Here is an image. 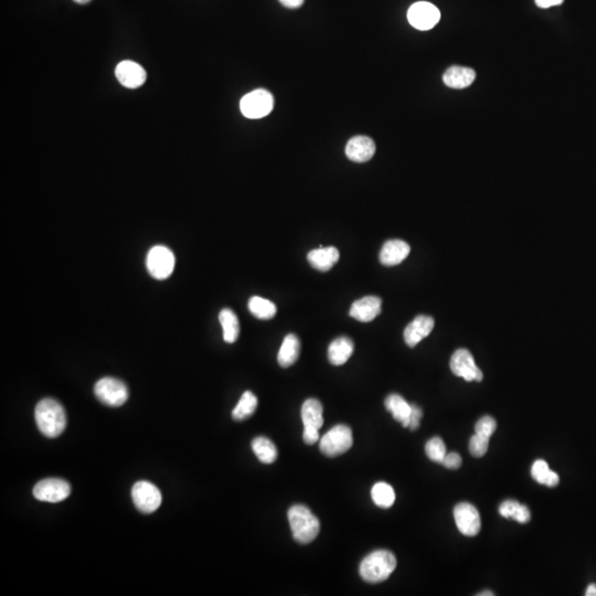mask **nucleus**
<instances>
[{"label": "nucleus", "mask_w": 596, "mask_h": 596, "mask_svg": "<svg viewBox=\"0 0 596 596\" xmlns=\"http://www.w3.org/2000/svg\"><path fill=\"white\" fill-rule=\"evenodd\" d=\"M71 487L68 482L60 478H47L38 483L33 488L35 499L45 502H63L68 498Z\"/></svg>", "instance_id": "obj_10"}, {"label": "nucleus", "mask_w": 596, "mask_h": 596, "mask_svg": "<svg viewBox=\"0 0 596 596\" xmlns=\"http://www.w3.org/2000/svg\"><path fill=\"white\" fill-rule=\"evenodd\" d=\"M434 328V320L425 315H420L412 320L405 328V340L409 347L413 348L427 338Z\"/></svg>", "instance_id": "obj_14"}, {"label": "nucleus", "mask_w": 596, "mask_h": 596, "mask_svg": "<svg viewBox=\"0 0 596 596\" xmlns=\"http://www.w3.org/2000/svg\"><path fill=\"white\" fill-rule=\"evenodd\" d=\"M175 255L168 247L156 245L150 249L146 265L150 274L156 280H166L175 269Z\"/></svg>", "instance_id": "obj_7"}, {"label": "nucleus", "mask_w": 596, "mask_h": 596, "mask_svg": "<svg viewBox=\"0 0 596 596\" xmlns=\"http://www.w3.org/2000/svg\"><path fill=\"white\" fill-rule=\"evenodd\" d=\"M293 538L300 544H308L316 539L320 532V520L304 505H295L287 512Z\"/></svg>", "instance_id": "obj_3"}, {"label": "nucleus", "mask_w": 596, "mask_h": 596, "mask_svg": "<svg viewBox=\"0 0 596 596\" xmlns=\"http://www.w3.org/2000/svg\"><path fill=\"white\" fill-rule=\"evenodd\" d=\"M425 453L431 461L441 464L442 461L446 456V446L444 442L439 437H433L425 445Z\"/></svg>", "instance_id": "obj_31"}, {"label": "nucleus", "mask_w": 596, "mask_h": 596, "mask_svg": "<svg viewBox=\"0 0 596 596\" xmlns=\"http://www.w3.org/2000/svg\"><path fill=\"white\" fill-rule=\"evenodd\" d=\"M220 324L223 326V339L227 344L237 342L240 334V324L237 316L233 310L225 308L219 315Z\"/></svg>", "instance_id": "obj_24"}, {"label": "nucleus", "mask_w": 596, "mask_h": 596, "mask_svg": "<svg viewBox=\"0 0 596 596\" xmlns=\"http://www.w3.org/2000/svg\"><path fill=\"white\" fill-rule=\"evenodd\" d=\"M454 519L461 534L475 536L480 532L482 522L476 507L469 502H461L454 508Z\"/></svg>", "instance_id": "obj_12"}, {"label": "nucleus", "mask_w": 596, "mask_h": 596, "mask_svg": "<svg viewBox=\"0 0 596 596\" xmlns=\"http://www.w3.org/2000/svg\"><path fill=\"white\" fill-rule=\"evenodd\" d=\"M586 596H596V584H590L585 592Z\"/></svg>", "instance_id": "obj_39"}, {"label": "nucleus", "mask_w": 596, "mask_h": 596, "mask_svg": "<svg viewBox=\"0 0 596 596\" xmlns=\"http://www.w3.org/2000/svg\"><path fill=\"white\" fill-rule=\"evenodd\" d=\"M303 439L307 445H314L320 439V429L313 427H304Z\"/></svg>", "instance_id": "obj_36"}, {"label": "nucleus", "mask_w": 596, "mask_h": 596, "mask_svg": "<svg viewBox=\"0 0 596 596\" xmlns=\"http://www.w3.org/2000/svg\"><path fill=\"white\" fill-rule=\"evenodd\" d=\"M94 393L108 407H118L124 405L128 399V388L122 380L106 377L99 380L95 384Z\"/></svg>", "instance_id": "obj_6"}, {"label": "nucleus", "mask_w": 596, "mask_h": 596, "mask_svg": "<svg viewBox=\"0 0 596 596\" xmlns=\"http://www.w3.org/2000/svg\"><path fill=\"white\" fill-rule=\"evenodd\" d=\"M563 1L564 0H536V5L546 9V8L553 7V6H560Z\"/></svg>", "instance_id": "obj_37"}, {"label": "nucleus", "mask_w": 596, "mask_h": 596, "mask_svg": "<svg viewBox=\"0 0 596 596\" xmlns=\"http://www.w3.org/2000/svg\"><path fill=\"white\" fill-rule=\"evenodd\" d=\"M302 421L304 427H313L316 429H322L324 424V407L320 401L317 399H307L303 403Z\"/></svg>", "instance_id": "obj_23"}, {"label": "nucleus", "mask_w": 596, "mask_h": 596, "mask_svg": "<svg viewBox=\"0 0 596 596\" xmlns=\"http://www.w3.org/2000/svg\"><path fill=\"white\" fill-rule=\"evenodd\" d=\"M441 19L439 8L427 1L413 4L407 11V21L417 30L427 31L434 28Z\"/></svg>", "instance_id": "obj_9"}, {"label": "nucleus", "mask_w": 596, "mask_h": 596, "mask_svg": "<svg viewBox=\"0 0 596 596\" xmlns=\"http://www.w3.org/2000/svg\"><path fill=\"white\" fill-rule=\"evenodd\" d=\"M115 75L118 82L128 89L140 88L147 80V74L142 65L130 60L118 63Z\"/></svg>", "instance_id": "obj_13"}, {"label": "nucleus", "mask_w": 596, "mask_h": 596, "mask_svg": "<svg viewBox=\"0 0 596 596\" xmlns=\"http://www.w3.org/2000/svg\"><path fill=\"white\" fill-rule=\"evenodd\" d=\"M249 310L259 320H272L276 315L277 308L274 303L265 300L263 297L253 296L249 300Z\"/></svg>", "instance_id": "obj_28"}, {"label": "nucleus", "mask_w": 596, "mask_h": 596, "mask_svg": "<svg viewBox=\"0 0 596 596\" xmlns=\"http://www.w3.org/2000/svg\"><path fill=\"white\" fill-rule=\"evenodd\" d=\"M384 405L395 421L400 422L402 427H407L412 405H409L405 398H402L399 394H390L384 401Z\"/></svg>", "instance_id": "obj_21"}, {"label": "nucleus", "mask_w": 596, "mask_h": 596, "mask_svg": "<svg viewBox=\"0 0 596 596\" xmlns=\"http://www.w3.org/2000/svg\"><path fill=\"white\" fill-rule=\"evenodd\" d=\"M274 108L272 93L264 89H257L247 93L240 102V110L245 118L259 120L270 114Z\"/></svg>", "instance_id": "obj_5"}, {"label": "nucleus", "mask_w": 596, "mask_h": 596, "mask_svg": "<svg viewBox=\"0 0 596 596\" xmlns=\"http://www.w3.org/2000/svg\"><path fill=\"white\" fill-rule=\"evenodd\" d=\"M354 444L352 431L347 425L339 424L327 432L320 442V449L325 456L337 457L347 453Z\"/></svg>", "instance_id": "obj_4"}, {"label": "nucleus", "mask_w": 596, "mask_h": 596, "mask_svg": "<svg viewBox=\"0 0 596 596\" xmlns=\"http://www.w3.org/2000/svg\"><path fill=\"white\" fill-rule=\"evenodd\" d=\"M411 247L402 240H390L384 243L380 252V262L384 266H394L403 262L409 257Z\"/></svg>", "instance_id": "obj_17"}, {"label": "nucleus", "mask_w": 596, "mask_h": 596, "mask_svg": "<svg viewBox=\"0 0 596 596\" xmlns=\"http://www.w3.org/2000/svg\"><path fill=\"white\" fill-rule=\"evenodd\" d=\"M476 72L473 69L464 67H451L443 75L445 85L451 89L468 88L474 82Z\"/></svg>", "instance_id": "obj_19"}, {"label": "nucleus", "mask_w": 596, "mask_h": 596, "mask_svg": "<svg viewBox=\"0 0 596 596\" xmlns=\"http://www.w3.org/2000/svg\"><path fill=\"white\" fill-rule=\"evenodd\" d=\"M495 594L490 591H484L483 593H479L478 596H494Z\"/></svg>", "instance_id": "obj_40"}, {"label": "nucleus", "mask_w": 596, "mask_h": 596, "mask_svg": "<svg viewBox=\"0 0 596 596\" xmlns=\"http://www.w3.org/2000/svg\"><path fill=\"white\" fill-rule=\"evenodd\" d=\"M422 417H423V412L417 405H412L411 415H410L409 427L411 431H417L420 427V422H421Z\"/></svg>", "instance_id": "obj_34"}, {"label": "nucleus", "mask_w": 596, "mask_h": 596, "mask_svg": "<svg viewBox=\"0 0 596 596\" xmlns=\"http://www.w3.org/2000/svg\"><path fill=\"white\" fill-rule=\"evenodd\" d=\"M499 514L506 519H515L520 524H527L532 519V514L528 507L519 504L516 500H506L499 506Z\"/></svg>", "instance_id": "obj_25"}, {"label": "nucleus", "mask_w": 596, "mask_h": 596, "mask_svg": "<svg viewBox=\"0 0 596 596\" xmlns=\"http://www.w3.org/2000/svg\"><path fill=\"white\" fill-rule=\"evenodd\" d=\"M300 352V342L296 334H288L283 340L280 352L277 354V361L282 368H288L298 360Z\"/></svg>", "instance_id": "obj_20"}, {"label": "nucleus", "mask_w": 596, "mask_h": 596, "mask_svg": "<svg viewBox=\"0 0 596 596\" xmlns=\"http://www.w3.org/2000/svg\"><path fill=\"white\" fill-rule=\"evenodd\" d=\"M77 4H80V5H85V4L90 3L91 0H73Z\"/></svg>", "instance_id": "obj_41"}, {"label": "nucleus", "mask_w": 596, "mask_h": 596, "mask_svg": "<svg viewBox=\"0 0 596 596\" xmlns=\"http://www.w3.org/2000/svg\"><path fill=\"white\" fill-rule=\"evenodd\" d=\"M451 370L456 377L463 378L465 381L480 382L484 378L482 370L477 367L474 357L467 349H459L451 356Z\"/></svg>", "instance_id": "obj_11"}, {"label": "nucleus", "mask_w": 596, "mask_h": 596, "mask_svg": "<svg viewBox=\"0 0 596 596\" xmlns=\"http://www.w3.org/2000/svg\"><path fill=\"white\" fill-rule=\"evenodd\" d=\"M371 498L380 508L388 509L393 506L395 502V493L389 484L380 482L372 487Z\"/></svg>", "instance_id": "obj_30"}, {"label": "nucleus", "mask_w": 596, "mask_h": 596, "mask_svg": "<svg viewBox=\"0 0 596 596\" xmlns=\"http://www.w3.org/2000/svg\"><path fill=\"white\" fill-rule=\"evenodd\" d=\"M284 7L290 8V9H296L300 8L304 4V0H279Z\"/></svg>", "instance_id": "obj_38"}, {"label": "nucleus", "mask_w": 596, "mask_h": 596, "mask_svg": "<svg viewBox=\"0 0 596 596\" xmlns=\"http://www.w3.org/2000/svg\"><path fill=\"white\" fill-rule=\"evenodd\" d=\"M344 152L352 162H366L373 157L376 144L368 136H354L347 142Z\"/></svg>", "instance_id": "obj_16"}, {"label": "nucleus", "mask_w": 596, "mask_h": 596, "mask_svg": "<svg viewBox=\"0 0 596 596\" xmlns=\"http://www.w3.org/2000/svg\"><path fill=\"white\" fill-rule=\"evenodd\" d=\"M382 300L380 297L366 296L356 300L350 307V316L358 322H370L381 313Z\"/></svg>", "instance_id": "obj_15"}, {"label": "nucleus", "mask_w": 596, "mask_h": 596, "mask_svg": "<svg viewBox=\"0 0 596 596\" xmlns=\"http://www.w3.org/2000/svg\"><path fill=\"white\" fill-rule=\"evenodd\" d=\"M397 568V558L388 550H377L368 554L360 563L359 573L368 583H381L389 579Z\"/></svg>", "instance_id": "obj_2"}, {"label": "nucleus", "mask_w": 596, "mask_h": 596, "mask_svg": "<svg viewBox=\"0 0 596 596\" xmlns=\"http://www.w3.org/2000/svg\"><path fill=\"white\" fill-rule=\"evenodd\" d=\"M354 342L350 338L339 337L334 339L328 348V360L334 366H342L349 360L354 352Z\"/></svg>", "instance_id": "obj_22"}, {"label": "nucleus", "mask_w": 596, "mask_h": 596, "mask_svg": "<svg viewBox=\"0 0 596 596\" xmlns=\"http://www.w3.org/2000/svg\"><path fill=\"white\" fill-rule=\"evenodd\" d=\"M443 466L446 467L449 469H457L461 466V455L457 454V453H449L446 454V456L444 457V459L442 461L441 463Z\"/></svg>", "instance_id": "obj_35"}, {"label": "nucleus", "mask_w": 596, "mask_h": 596, "mask_svg": "<svg viewBox=\"0 0 596 596\" xmlns=\"http://www.w3.org/2000/svg\"><path fill=\"white\" fill-rule=\"evenodd\" d=\"M252 449L263 464H272L277 459V449L271 439L259 437L252 441Z\"/></svg>", "instance_id": "obj_27"}, {"label": "nucleus", "mask_w": 596, "mask_h": 596, "mask_svg": "<svg viewBox=\"0 0 596 596\" xmlns=\"http://www.w3.org/2000/svg\"><path fill=\"white\" fill-rule=\"evenodd\" d=\"M488 437L476 434V433L471 437V441H469V453L472 454V456L477 457V459L484 456L487 451H488Z\"/></svg>", "instance_id": "obj_32"}, {"label": "nucleus", "mask_w": 596, "mask_h": 596, "mask_svg": "<svg viewBox=\"0 0 596 596\" xmlns=\"http://www.w3.org/2000/svg\"><path fill=\"white\" fill-rule=\"evenodd\" d=\"M532 476L536 483L544 486L556 487L560 482L559 475L552 472L549 465L544 459L534 461L532 467Z\"/></svg>", "instance_id": "obj_26"}, {"label": "nucleus", "mask_w": 596, "mask_h": 596, "mask_svg": "<svg viewBox=\"0 0 596 596\" xmlns=\"http://www.w3.org/2000/svg\"><path fill=\"white\" fill-rule=\"evenodd\" d=\"M257 407V398L251 391L244 392L233 409L232 417L235 421H244L254 415Z\"/></svg>", "instance_id": "obj_29"}, {"label": "nucleus", "mask_w": 596, "mask_h": 596, "mask_svg": "<svg viewBox=\"0 0 596 596\" xmlns=\"http://www.w3.org/2000/svg\"><path fill=\"white\" fill-rule=\"evenodd\" d=\"M132 498L136 508L142 514L155 512L162 505V500L159 489L155 485L145 480L136 483L133 486Z\"/></svg>", "instance_id": "obj_8"}, {"label": "nucleus", "mask_w": 596, "mask_h": 596, "mask_svg": "<svg viewBox=\"0 0 596 596\" xmlns=\"http://www.w3.org/2000/svg\"><path fill=\"white\" fill-rule=\"evenodd\" d=\"M35 423L45 437L55 439L62 434L67 427V413L57 400L47 398L41 400L35 407Z\"/></svg>", "instance_id": "obj_1"}, {"label": "nucleus", "mask_w": 596, "mask_h": 596, "mask_svg": "<svg viewBox=\"0 0 596 596\" xmlns=\"http://www.w3.org/2000/svg\"><path fill=\"white\" fill-rule=\"evenodd\" d=\"M307 259L316 270L327 272L332 270V266L338 262L339 251L334 247H320L310 251L307 255Z\"/></svg>", "instance_id": "obj_18"}, {"label": "nucleus", "mask_w": 596, "mask_h": 596, "mask_svg": "<svg viewBox=\"0 0 596 596\" xmlns=\"http://www.w3.org/2000/svg\"><path fill=\"white\" fill-rule=\"evenodd\" d=\"M496 429L497 423L494 417L486 415V417H483L482 419H479L478 422H477L476 425H475V433L490 439V437L494 434Z\"/></svg>", "instance_id": "obj_33"}]
</instances>
